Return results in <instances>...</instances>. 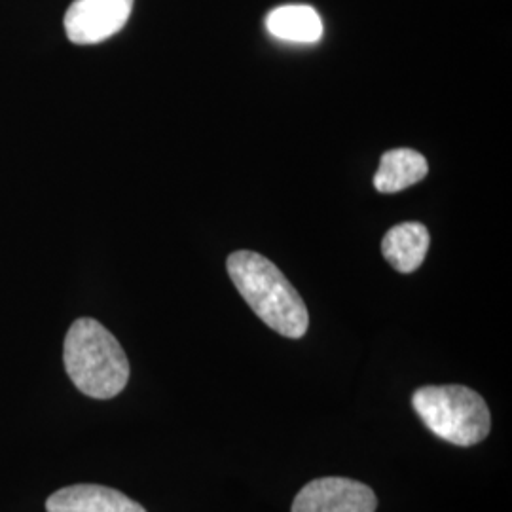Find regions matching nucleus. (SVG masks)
Segmentation results:
<instances>
[{
	"label": "nucleus",
	"mask_w": 512,
	"mask_h": 512,
	"mask_svg": "<svg viewBox=\"0 0 512 512\" xmlns=\"http://www.w3.org/2000/svg\"><path fill=\"white\" fill-rule=\"evenodd\" d=\"M429 173L425 156L412 148L387 150L374 175V188L382 194H397L423 181Z\"/></svg>",
	"instance_id": "8"
},
{
	"label": "nucleus",
	"mask_w": 512,
	"mask_h": 512,
	"mask_svg": "<svg viewBox=\"0 0 512 512\" xmlns=\"http://www.w3.org/2000/svg\"><path fill=\"white\" fill-rule=\"evenodd\" d=\"M226 270L241 298L262 323L293 340L308 332V308L293 283L272 260L255 251H236L228 256Z\"/></svg>",
	"instance_id": "1"
},
{
	"label": "nucleus",
	"mask_w": 512,
	"mask_h": 512,
	"mask_svg": "<svg viewBox=\"0 0 512 512\" xmlns=\"http://www.w3.org/2000/svg\"><path fill=\"white\" fill-rule=\"evenodd\" d=\"M63 361L76 389L92 399L107 401L129 382V361L120 342L99 321H74L65 338Z\"/></svg>",
	"instance_id": "2"
},
{
	"label": "nucleus",
	"mask_w": 512,
	"mask_h": 512,
	"mask_svg": "<svg viewBox=\"0 0 512 512\" xmlns=\"http://www.w3.org/2000/svg\"><path fill=\"white\" fill-rule=\"evenodd\" d=\"M378 497L359 480L327 476L308 482L294 497L291 512H376Z\"/></svg>",
	"instance_id": "4"
},
{
	"label": "nucleus",
	"mask_w": 512,
	"mask_h": 512,
	"mask_svg": "<svg viewBox=\"0 0 512 512\" xmlns=\"http://www.w3.org/2000/svg\"><path fill=\"white\" fill-rule=\"evenodd\" d=\"M412 406L435 437L461 448L482 442L492 429L488 404L465 385H425L414 391Z\"/></svg>",
	"instance_id": "3"
},
{
	"label": "nucleus",
	"mask_w": 512,
	"mask_h": 512,
	"mask_svg": "<svg viewBox=\"0 0 512 512\" xmlns=\"http://www.w3.org/2000/svg\"><path fill=\"white\" fill-rule=\"evenodd\" d=\"M133 10V0H74L65 14V33L74 44H99L120 33Z\"/></svg>",
	"instance_id": "5"
},
{
	"label": "nucleus",
	"mask_w": 512,
	"mask_h": 512,
	"mask_svg": "<svg viewBox=\"0 0 512 512\" xmlns=\"http://www.w3.org/2000/svg\"><path fill=\"white\" fill-rule=\"evenodd\" d=\"M429 245V230L421 222H403L385 234L382 255L399 274H412L423 264Z\"/></svg>",
	"instance_id": "7"
},
{
	"label": "nucleus",
	"mask_w": 512,
	"mask_h": 512,
	"mask_svg": "<svg viewBox=\"0 0 512 512\" xmlns=\"http://www.w3.org/2000/svg\"><path fill=\"white\" fill-rule=\"evenodd\" d=\"M266 29L272 37L296 44H315L325 33L323 19L315 8L306 4H287L274 8L266 16Z\"/></svg>",
	"instance_id": "9"
},
{
	"label": "nucleus",
	"mask_w": 512,
	"mask_h": 512,
	"mask_svg": "<svg viewBox=\"0 0 512 512\" xmlns=\"http://www.w3.org/2000/svg\"><path fill=\"white\" fill-rule=\"evenodd\" d=\"M48 512H147L128 495L99 484H76L50 495Z\"/></svg>",
	"instance_id": "6"
}]
</instances>
